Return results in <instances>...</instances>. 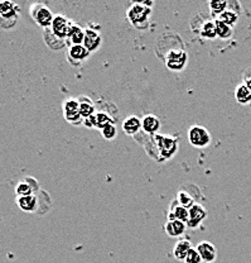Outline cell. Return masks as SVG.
Segmentation results:
<instances>
[{"label": "cell", "mask_w": 251, "mask_h": 263, "mask_svg": "<svg viewBox=\"0 0 251 263\" xmlns=\"http://www.w3.org/2000/svg\"><path fill=\"white\" fill-rule=\"evenodd\" d=\"M101 43H102V38L101 34L96 29L94 28H86L85 29V41L83 46L89 49L90 52H95L100 48Z\"/></svg>", "instance_id": "obj_11"}, {"label": "cell", "mask_w": 251, "mask_h": 263, "mask_svg": "<svg viewBox=\"0 0 251 263\" xmlns=\"http://www.w3.org/2000/svg\"><path fill=\"white\" fill-rule=\"evenodd\" d=\"M72 23L73 22H71L70 19L66 18L65 15H61V14L54 15L53 23H52L51 29H52V32L57 35V37H59L61 40L67 41Z\"/></svg>", "instance_id": "obj_8"}, {"label": "cell", "mask_w": 251, "mask_h": 263, "mask_svg": "<svg viewBox=\"0 0 251 263\" xmlns=\"http://www.w3.org/2000/svg\"><path fill=\"white\" fill-rule=\"evenodd\" d=\"M64 117L71 124H80L83 123L82 117L80 113V101L77 99H66L62 105Z\"/></svg>", "instance_id": "obj_7"}, {"label": "cell", "mask_w": 251, "mask_h": 263, "mask_svg": "<svg viewBox=\"0 0 251 263\" xmlns=\"http://www.w3.org/2000/svg\"><path fill=\"white\" fill-rule=\"evenodd\" d=\"M188 61V54L184 49H171L165 56V66L171 71L179 72L185 67Z\"/></svg>", "instance_id": "obj_6"}, {"label": "cell", "mask_w": 251, "mask_h": 263, "mask_svg": "<svg viewBox=\"0 0 251 263\" xmlns=\"http://www.w3.org/2000/svg\"><path fill=\"white\" fill-rule=\"evenodd\" d=\"M141 129L144 133L155 136L160 129V119L153 114H148L141 119Z\"/></svg>", "instance_id": "obj_14"}, {"label": "cell", "mask_w": 251, "mask_h": 263, "mask_svg": "<svg viewBox=\"0 0 251 263\" xmlns=\"http://www.w3.org/2000/svg\"><path fill=\"white\" fill-rule=\"evenodd\" d=\"M251 79V66H249L247 68H245L244 73H242V80H249Z\"/></svg>", "instance_id": "obj_33"}, {"label": "cell", "mask_w": 251, "mask_h": 263, "mask_svg": "<svg viewBox=\"0 0 251 263\" xmlns=\"http://www.w3.org/2000/svg\"><path fill=\"white\" fill-rule=\"evenodd\" d=\"M91 52L89 51L83 45L70 46L67 51V59L70 64L72 65H81L83 61H86L90 57Z\"/></svg>", "instance_id": "obj_9"}, {"label": "cell", "mask_w": 251, "mask_h": 263, "mask_svg": "<svg viewBox=\"0 0 251 263\" xmlns=\"http://www.w3.org/2000/svg\"><path fill=\"white\" fill-rule=\"evenodd\" d=\"M168 220H179L187 224L188 220H190V210L181 206V205L178 204V201L176 200V201H173L171 204Z\"/></svg>", "instance_id": "obj_13"}, {"label": "cell", "mask_w": 251, "mask_h": 263, "mask_svg": "<svg viewBox=\"0 0 251 263\" xmlns=\"http://www.w3.org/2000/svg\"><path fill=\"white\" fill-rule=\"evenodd\" d=\"M153 3H134L128 10V19L133 26L143 29L148 26V18L152 13Z\"/></svg>", "instance_id": "obj_1"}, {"label": "cell", "mask_w": 251, "mask_h": 263, "mask_svg": "<svg viewBox=\"0 0 251 263\" xmlns=\"http://www.w3.org/2000/svg\"><path fill=\"white\" fill-rule=\"evenodd\" d=\"M210 10H211V14L215 16H220L223 12H226L228 8V3L226 0H212L208 3Z\"/></svg>", "instance_id": "obj_24"}, {"label": "cell", "mask_w": 251, "mask_h": 263, "mask_svg": "<svg viewBox=\"0 0 251 263\" xmlns=\"http://www.w3.org/2000/svg\"><path fill=\"white\" fill-rule=\"evenodd\" d=\"M188 141L196 148H204L211 143V134L202 125H193L188 130Z\"/></svg>", "instance_id": "obj_5"}, {"label": "cell", "mask_w": 251, "mask_h": 263, "mask_svg": "<svg viewBox=\"0 0 251 263\" xmlns=\"http://www.w3.org/2000/svg\"><path fill=\"white\" fill-rule=\"evenodd\" d=\"M177 201H178V204L181 205V206H183L188 210H190L193 205H196L193 197L188 193H185V191H179L178 195H177Z\"/></svg>", "instance_id": "obj_29"}, {"label": "cell", "mask_w": 251, "mask_h": 263, "mask_svg": "<svg viewBox=\"0 0 251 263\" xmlns=\"http://www.w3.org/2000/svg\"><path fill=\"white\" fill-rule=\"evenodd\" d=\"M235 99L240 105H249L251 104V91L246 87V85L242 84L237 85L235 89Z\"/></svg>", "instance_id": "obj_21"}, {"label": "cell", "mask_w": 251, "mask_h": 263, "mask_svg": "<svg viewBox=\"0 0 251 263\" xmlns=\"http://www.w3.org/2000/svg\"><path fill=\"white\" fill-rule=\"evenodd\" d=\"M80 101V113L82 119H86V118L92 117V115L96 114V110H95V105L92 104V101L90 99L81 98L78 99Z\"/></svg>", "instance_id": "obj_23"}, {"label": "cell", "mask_w": 251, "mask_h": 263, "mask_svg": "<svg viewBox=\"0 0 251 263\" xmlns=\"http://www.w3.org/2000/svg\"><path fill=\"white\" fill-rule=\"evenodd\" d=\"M17 205L26 213H34L38 209V197L35 195L17 197Z\"/></svg>", "instance_id": "obj_16"}, {"label": "cell", "mask_w": 251, "mask_h": 263, "mask_svg": "<svg viewBox=\"0 0 251 263\" xmlns=\"http://www.w3.org/2000/svg\"><path fill=\"white\" fill-rule=\"evenodd\" d=\"M164 229L169 237L177 238L184 234L185 229H187V224L179 220H168L167 223H165Z\"/></svg>", "instance_id": "obj_18"}, {"label": "cell", "mask_w": 251, "mask_h": 263, "mask_svg": "<svg viewBox=\"0 0 251 263\" xmlns=\"http://www.w3.org/2000/svg\"><path fill=\"white\" fill-rule=\"evenodd\" d=\"M207 210L202 206L201 204L193 205L190 209V220H188L187 227L188 228H198L201 226L202 221L206 219Z\"/></svg>", "instance_id": "obj_12"}, {"label": "cell", "mask_w": 251, "mask_h": 263, "mask_svg": "<svg viewBox=\"0 0 251 263\" xmlns=\"http://www.w3.org/2000/svg\"><path fill=\"white\" fill-rule=\"evenodd\" d=\"M34 189L32 187V185L27 180L20 181V182H18V185L15 186V194H17V197L34 195Z\"/></svg>", "instance_id": "obj_27"}, {"label": "cell", "mask_w": 251, "mask_h": 263, "mask_svg": "<svg viewBox=\"0 0 251 263\" xmlns=\"http://www.w3.org/2000/svg\"><path fill=\"white\" fill-rule=\"evenodd\" d=\"M17 4L12 2L0 3V18H2V28L10 29L17 24L19 18Z\"/></svg>", "instance_id": "obj_3"}, {"label": "cell", "mask_w": 251, "mask_h": 263, "mask_svg": "<svg viewBox=\"0 0 251 263\" xmlns=\"http://www.w3.org/2000/svg\"><path fill=\"white\" fill-rule=\"evenodd\" d=\"M216 23V28H217V37L221 38V40H228L234 35V27L227 26V24L222 23L221 21L216 19L215 21Z\"/></svg>", "instance_id": "obj_26"}, {"label": "cell", "mask_w": 251, "mask_h": 263, "mask_svg": "<svg viewBox=\"0 0 251 263\" xmlns=\"http://www.w3.org/2000/svg\"><path fill=\"white\" fill-rule=\"evenodd\" d=\"M193 247L191 245L190 240L187 239H181L178 240V242L176 243V246H174L173 248V256L174 258L178 259V261H185V258H187L188 253L191 252V249H192Z\"/></svg>", "instance_id": "obj_17"}, {"label": "cell", "mask_w": 251, "mask_h": 263, "mask_svg": "<svg viewBox=\"0 0 251 263\" xmlns=\"http://www.w3.org/2000/svg\"><path fill=\"white\" fill-rule=\"evenodd\" d=\"M122 129L128 136H135L141 129V119L136 115H130L122 123Z\"/></svg>", "instance_id": "obj_19"}, {"label": "cell", "mask_w": 251, "mask_h": 263, "mask_svg": "<svg viewBox=\"0 0 251 263\" xmlns=\"http://www.w3.org/2000/svg\"><path fill=\"white\" fill-rule=\"evenodd\" d=\"M43 38H45L46 45H47L51 49H53V51H59V49L66 47L67 45V41L61 40L59 37H57V35L52 32L51 28L45 29V32H43Z\"/></svg>", "instance_id": "obj_15"}, {"label": "cell", "mask_w": 251, "mask_h": 263, "mask_svg": "<svg viewBox=\"0 0 251 263\" xmlns=\"http://www.w3.org/2000/svg\"><path fill=\"white\" fill-rule=\"evenodd\" d=\"M200 35L204 40H215L217 37V28L215 21H206L200 27Z\"/></svg>", "instance_id": "obj_22"}, {"label": "cell", "mask_w": 251, "mask_h": 263, "mask_svg": "<svg viewBox=\"0 0 251 263\" xmlns=\"http://www.w3.org/2000/svg\"><path fill=\"white\" fill-rule=\"evenodd\" d=\"M217 19H218V21L222 22V23L227 24V26L234 27L235 24L237 23V21H239V13L235 12V10L227 9L226 12H223L222 14L218 16Z\"/></svg>", "instance_id": "obj_28"}, {"label": "cell", "mask_w": 251, "mask_h": 263, "mask_svg": "<svg viewBox=\"0 0 251 263\" xmlns=\"http://www.w3.org/2000/svg\"><path fill=\"white\" fill-rule=\"evenodd\" d=\"M244 84L246 85L247 89H249L250 91H251V79H249V80H245V81H244Z\"/></svg>", "instance_id": "obj_34"}, {"label": "cell", "mask_w": 251, "mask_h": 263, "mask_svg": "<svg viewBox=\"0 0 251 263\" xmlns=\"http://www.w3.org/2000/svg\"><path fill=\"white\" fill-rule=\"evenodd\" d=\"M203 263H214L217 258V249L211 242H200L196 247Z\"/></svg>", "instance_id": "obj_10"}, {"label": "cell", "mask_w": 251, "mask_h": 263, "mask_svg": "<svg viewBox=\"0 0 251 263\" xmlns=\"http://www.w3.org/2000/svg\"><path fill=\"white\" fill-rule=\"evenodd\" d=\"M110 124H114L110 115L105 111H96V114H95V128L101 130Z\"/></svg>", "instance_id": "obj_25"}, {"label": "cell", "mask_w": 251, "mask_h": 263, "mask_svg": "<svg viewBox=\"0 0 251 263\" xmlns=\"http://www.w3.org/2000/svg\"><path fill=\"white\" fill-rule=\"evenodd\" d=\"M154 142H155V146L158 148V152H159L160 157H162V160H168V158L173 157V156L176 155L177 149H178L177 139H174L173 137L155 134Z\"/></svg>", "instance_id": "obj_4"}, {"label": "cell", "mask_w": 251, "mask_h": 263, "mask_svg": "<svg viewBox=\"0 0 251 263\" xmlns=\"http://www.w3.org/2000/svg\"><path fill=\"white\" fill-rule=\"evenodd\" d=\"M184 263H203V261H202V258H201L200 253L197 252V249L192 248L191 249L190 253H188Z\"/></svg>", "instance_id": "obj_31"}, {"label": "cell", "mask_w": 251, "mask_h": 263, "mask_svg": "<svg viewBox=\"0 0 251 263\" xmlns=\"http://www.w3.org/2000/svg\"><path fill=\"white\" fill-rule=\"evenodd\" d=\"M29 14L32 15L33 21L42 28L47 29L51 28L52 23H53L54 15L52 14L50 8H47L46 5L39 4V3H35L29 8Z\"/></svg>", "instance_id": "obj_2"}, {"label": "cell", "mask_w": 251, "mask_h": 263, "mask_svg": "<svg viewBox=\"0 0 251 263\" xmlns=\"http://www.w3.org/2000/svg\"><path fill=\"white\" fill-rule=\"evenodd\" d=\"M82 124L87 128H95V115H92V117L83 119Z\"/></svg>", "instance_id": "obj_32"}, {"label": "cell", "mask_w": 251, "mask_h": 263, "mask_svg": "<svg viewBox=\"0 0 251 263\" xmlns=\"http://www.w3.org/2000/svg\"><path fill=\"white\" fill-rule=\"evenodd\" d=\"M83 41H85V29L81 28L78 24L72 23L70 34H68V38H67V42L70 43V46H77V45H83Z\"/></svg>", "instance_id": "obj_20"}, {"label": "cell", "mask_w": 251, "mask_h": 263, "mask_svg": "<svg viewBox=\"0 0 251 263\" xmlns=\"http://www.w3.org/2000/svg\"><path fill=\"white\" fill-rule=\"evenodd\" d=\"M116 134H117V129L115 124H110L108 125V127L103 128V129H101V136H102L105 139H108V141H113V139L116 137Z\"/></svg>", "instance_id": "obj_30"}]
</instances>
